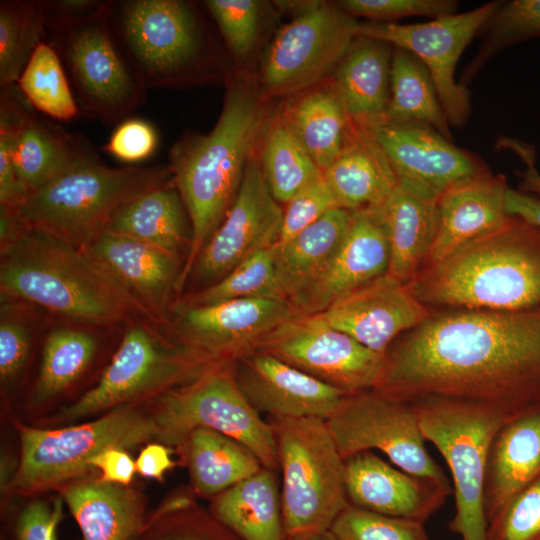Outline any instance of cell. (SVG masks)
Segmentation results:
<instances>
[{"label":"cell","mask_w":540,"mask_h":540,"mask_svg":"<svg viewBox=\"0 0 540 540\" xmlns=\"http://www.w3.org/2000/svg\"><path fill=\"white\" fill-rule=\"evenodd\" d=\"M16 86L33 109L53 119L69 121L82 114L62 61L46 41L37 47Z\"/></svg>","instance_id":"41"},{"label":"cell","mask_w":540,"mask_h":540,"mask_svg":"<svg viewBox=\"0 0 540 540\" xmlns=\"http://www.w3.org/2000/svg\"><path fill=\"white\" fill-rule=\"evenodd\" d=\"M263 110L253 87L233 81L207 134L187 133L170 149L169 167L186 207L192 242L180 293L192 267L230 209L260 136Z\"/></svg>","instance_id":"2"},{"label":"cell","mask_w":540,"mask_h":540,"mask_svg":"<svg viewBox=\"0 0 540 540\" xmlns=\"http://www.w3.org/2000/svg\"><path fill=\"white\" fill-rule=\"evenodd\" d=\"M47 26L41 1L0 2V87L16 86L37 47L45 42Z\"/></svg>","instance_id":"40"},{"label":"cell","mask_w":540,"mask_h":540,"mask_svg":"<svg viewBox=\"0 0 540 540\" xmlns=\"http://www.w3.org/2000/svg\"><path fill=\"white\" fill-rule=\"evenodd\" d=\"M275 437L285 535L329 531L349 505L345 460L325 419H268Z\"/></svg>","instance_id":"7"},{"label":"cell","mask_w":540,"mask_h":540,"mask_svg":"<svg viewBox=\"0 0 540 540\" xmlns=\"http://www.w3.org/2000/svg\"><path fill=\"white\" fill-rule=\"evenodd\" d=\"M157 144V132L150 123L129 118L118 124L103 149L121 161L137 163L150 157Z\"/></svg>","instance_id":"51"},{"label":"cell","mask_w":540,"mask_h":540,"mask_svg":"<svg viewBox=\"0 0 540 540\" xmlns=\"http://www.w3.org/2000/svg\"><path fill=\"white\" fill-rule=\"evenodd\" d=\"M212 366L172 340L162 327L137 319L127 325L98 384L65 408L60 417L78 419L157 397L197 379Z\"/></svg>","instance_id":"10"},{"label":"cell","mask_w":540,"mask_h":540,"mask_svg":"<svg viewBox=\"0 0 540 540\" xmlns=\"http://www.w3.org/2000/svg\"><path fill=\"white\" fill-rule=\"evenodd\" d=\"M394 47L357 36L335 69L333 90L350 120L370 128L385 120Z\"/></svg>","instance_id":"30"},{"label":"cell","mask_w":540,"mask_h":540,"mask_svg":"<svg viewBox=\"0 0 540 540\" xmlns=\"http://www.w3.org/2000/svg\"><path fill=\"white\" fill-rule=\"evenodd\" d=\"M107 6L76 23L47 31L82 114L121 123L142 105L146 88L112 31Z\"/></svg>","instance_id":"12"},{"label":"cell","mask_w":540,"mask_h":540,"mask_svg":"<svg viewBox=\"0 0 540 540\" xmlns=\"http://www.w3.org/2000/svg\"><path fill=\"white\" fill-rule=\"evenodd\" d=\"M270 354L346 394L375 389L385 355L330 326L319 314H296L254 349Z\"/></svg>","instance_id":"16"},{"label":"cell","mask_w":540,"mask_h":540,"mask_svg":"<svg viewBox=\"0 0 540 540\" xmlns=\"http://www.w3.org/2000/svg\"><path fill=\"white\" fill-rule=\"evenodd\" d=\"M283 212L253 156L234 202L192 267L185 284L190 285L188 293L215 284L247 258L276 246Z\"/></svg>","instance_id":"18"},{"label":"cell","mask_w":540,"mask_h":540,"mask_svg":"<svg viewBox=\"0 0 540 540\" xmlns=\"http://www.w3.org/2000/svg\"><path fill=\"white\" fill-rule=\"evenodd\" d=\"M266 183L279 203L287 204L323 173L283 117L265 130L258 158Z\"/></svg>","instance_id":"38"},{"label":"cell","mask_w":540,"mask_h":540,"mask_svg":"<svg viewBox=\"0 0 540 540\" xmlns=\"http://www.w3.org/2000/svg\"><path fill=\"white\" fill-rule=\"evenodd\" d=\"M326 422L344 460L377 449L405 472L448 481L426 449L411 401L376 389L347 394Z\"/></svg>","instance_id":"14"},{"label":"cell","mask_w":540,"mask_h":540,"mask_svg":"<svg viewBox=\"0 0 540 540\" xmlns=\"http://www.w3.org/2000/svg\"><path fill=\"white\" fill-rule=\"evenodd\" d=\"M384 121L423 124L453 139L428 69L415 55L399 47L393 49Z\"/></svg>","instance_id":"37"},{"label":"cell","mask_w":540,"mask_h":540,"mask_svg":"<svg viewBox=\"0 0 540 540\" xmlns=\"http://www.w3.org/2000/svg\"><path fill=\"white\" fill-rule=\"evenodd\" d=\"M296 314L290 302L276 299L244 298L208 305L176 301L163 329L202 361L231 364Z\"/></svg>","instance_id":"17"},{"label":"cell","mask_w":540,"mask_h":540,"mask_svg":"<svg viewBox=\"0 0 540 540\" xmlns=\"http://www.w3.org/2000/svg\"><path fill=\"white\" fill-rule=\"evenodd\" d=\"M338 5L356 19L382 23H396L408 17L437 19L457 13L459 6L454 0H344Z\"/></svg>","instance_id":"49"},{"label":"cell","mask_w":540,"mask_h":540,"mask_svg":"<svg viewBox=\"0 0 540 540\" xmlns=\"http://www.w3.org/2000/svg\"><path fill=\"white\" fill-rule=\"evenodd\" d=\"M283 118L322 173L341 154L352 123L333 88L305 94Z\"/></svg>","instance_id":"36"},{"label":"cell","mask_w":540,"mask_h":540,"mask_svg":"<svg viewBox=\"0 0 540 540\" xmlns=\"http://www.w3.org/2000/svg\"><path fill=\"white\" fill-rule=\"evenodd\" d=\"M508 147L526 164L525 169L519 173L518 190L540 198V171L536 167L534 149L515 141H510Z\"/></svg>","instance_id":"56"},{"label":"cell","mask_w":540,"mask_h":540,"mask_svg":"<svg viewBox=\"0 0 540 540\" xmlns=\"http://www.w3.org/2000/svg\"><path fill=\"white\" fill-rule=\"evenodd\" d=\"M485 540H540V477L487 523Z\"/></svg>","instance_id":"48"},{"label":"cell","mask_w":540,"mask_h":540,"mask_svg":"<svg viewBox=\"0 0 540 540\" xmlns=\"http://www.w3.org/2000/svg\"><path fill=\"white\" fill-rule=\"evenodd\" d=\"M108 1L48 0L41 1L47 31L67 26L101 12Z\"/></svg>","instance_id":"53"},{"label":"cell","mask_w":540,"mask_h":540,"mask_svg":"<svg viewBox=\"0 0 540 540\" xmlns=\"http://www.w3.org/2000/svg\"><path fill=\"white\" fill-rule=\"evenodd\" d=\"M21 458L12 487L43 491L83 475L89 461L108 448H133L159 439L154 415L133 404L112 409L94 421L60 429L19 426Z\"/></svg>","instance_id":"9"},{"label":"cell","mask_w":540,"mask_h":540,"mask_svg":"<svg viewBox=\"0 0 540 540\" xmlns=\"http://www.w3.org/2000/svg\"><path fill=\"white\" fill-rule=\"evenodd\" d=\"M337 207L339 206L336 198L322 175L321 178L299 191L286 204L281 233L276 246L287 243L328 211Z\"/></svg>","instance_id":"50"},{"label":"cell","mask_w":540,"mask_h":540,"mask_svg":"<svg viewBox=\"0 0 540 540\" xmlns=\"http://www.w3.org/2000/svg\"><path fill=\"white\" fill-rule=\"evenodd\" d=\"M437 201L438 197L399 181L378 208L389 245L388 273L405 283L423 267L433 247Z\"/></svg>","instance_id":"29"},{"label":"cell","mask_w":540,"mask_h":540,"mask_svg":"<svg viewBox=\"0 0 540 540\" xmlns=\"http://www.w3.org/2000/svg\"><path fill=\"white\" fill-rule=\"evenodd\" d=\"M368 129L398 181L436 197L454 183L489 170L479 156L426 125L382 121Z\"/></svg>","instance_id":"21"},{"label":"cell","mask_w":540,"mask_h":540,"mask_svg":"<svg viewBox=\"0 0 540 540\" xmlns=\"http://www.w3.org/2000/svg\"><path fill=\"white\" fill-rule=\"evenodd\" d=\"M415 402L481 404L507 422L540 410V308L431 310L385 353L375 388Z\"/></svg>","instance_id":"1"},{"label":"cell","mask_w":540,"mask_h":540,"mask_svg":"<svg viewBox=\"0 0 540 540\" xmlns=\"http://www.w3.org/2000/svg\"><path fill=\"white\" fill-rule=\"evenodd\" d=\"M359 21L338 4L312 2L274 36L260 65L265 93L304 90L335 71L358 36Z\"/></svg>","instance_id":"13"},{"label":"cell","mask_w":540,"mask_h":540,"mask_svg":"<svg viewBox=\"0 0 540 540\" xmlns=\"http://www.w3.org/2000/svg\"><path fill=\"white\" fill-rule=\"evenodd\" d=\"M0 297L94 325L143 318L78 249L26 227L0 244Z\"/></svg>","instance_id":"4"},{"label":"cell","mask_w":540,"mask_h":540,"mask_svg":"<svg viewBox=\"0 0 540 540\" xmlns=\"http://www.w3.org/2000/svg\"><path fill=\"white\" fill-rule=\"evenodd\" d=\"M105 230L186 260L192 242L190 219L174 181L123 206Z\"/></svg>","instance_id":"31"},{"label":"cell","mask_w":540,"mask_h":540,"mask_svg":"<svg viewBox=\"0 0 540 540\" xmlns=\"http://www.w3.org/2000/svg\"><path fill=\"white\" fill-rule=\"evenodd\" d=\"M172 452L173 450L164 444H148L135 461L136 472L145 478L162 481L164 474L174 466Z\"/></svg>","instance_id":"55"},{"label":"cell","mask_w":540,"mask_h":540,"mask_svg":"<svg viewBox=\"0 0 540 540\" xmlns=\"http://www.w3.org/2000/svg\"><path fill=\"white\" fill-rule=\"evenodd\" d=\"M338 540H431L424 523L378 514L349 504L329 530Z\"/></svg>","instance_id":"45"},{"label":"cell","mask_w":540,"mask_h":540,"mask_svg":"<svg viewBox=\"0 0 540 540\" xmlns=\"http://www.w3.org/2000/svg\"><path fill=\"white\" fill-rule=\"evenodd\" d=\"M540 477V410L505 423L487 453L484 512L487 523Z\"/></svg>","instance_id":"28"},{"label":"cell","mask_w":540,"mask_h":540,"mask_svg":"<svg viewBox=\"0 0 540 540\" xmlns=\"http://www.w3.org/2000/svg\"><path fill=\"white\" fill-rule=\"evenodd\" d=\"M37 306L7 297L0 305V379L7 387L22 376L40 325Z\"/></svg>","instance_id":"44"},{"label":"cell","mask_w":540,"mask_h":540,"mask_svg":"<svg viewBox=\"0 0 540 540\" xmlns=\"http://www.w3.org/2000/svg\"><path fill=\"white\" fill-rule=\"evenodd\" d=\"M350 220V211L334 208L287 243L276 246V275L290 303L321 275L343 240Z\"/></svg>","instance_id":"34"},{"label":"cell","mask_w":540,"mask_h":540,"mask_svg":"<svg viewBox=\"0 0 540 540\" xmlns=\"http://www.w3.org/2000/svg\"><path fill=\"white\" fill-rule=\"evenodd\" d=\"M508 188L504 176L488 170L443 191L437 201V234L425 264L438 262L462 245L508 223L512 217L506 210Z\"/></svg>","instance_id":"26"},{"label":"cell","mask_w":540,"mask_h":540,"mask_svg":"<svg viewBox=\"0 0 540 540\" xmlns=\"http://www.w3.org/2000/svg\"><path fill=\"white\" fill-rule=\"evenodd\" d=\"M285 540H338L330 531L287 536Z\"/></svg>","instance_id":"58"},{"label":"cell","mask_w":540,"mask_h":540,"mask_svg":"<svg viewBox=\"0 0 540 540\" xmlns=\"http://www.w3.org/2000/svg\"><path fill=\"white\" fill-rule=\"evenodd\" d=\"M431 313L405 283L388 272L342 296L318 313L330 326L385 355L402 334Z\"/></svg>","instance_id":"22"},{"label":"cell","mask_w":540,"mask_h":540,"mask_svg":"<svg viewBox=\"0 0 540 540\" xmlns=\"http://www.w3.org/2000/svg\"><path fill=\"white\" fill-rule=\"evenodd\" d=\"M107 15L126 60L146 89L214 77L209 39L190 2L108 1Z\"/></svg>","instance_id":"6"},{"label":"cell","mask_w":540,"mask_h":540,"mask_svg":"<svg viewBox=\"0 0 540 540\" xmlns=\"http://www.w3.org/2000/svg\"><path fill=\"white\" fill-rule=\"evenodd\" d=\"M159 439L183 447L198 427L227 435L248 447L263 467L279 471L273 430L238 387L231 364H217L197 379L173 388L156 400Z\"/></svg>","instance_id":"11"},{"label":"cell","mask_w":540,"mask_h":540,"mask_svg":"<svg viewBox=\"0 0 540 540\" xmlns=\"http://www.w3.org/2000/svg\"><path fill=\"white\" fill-rule=\"evenodd\" d=\"M241 392L259 413L270 417L327 419L345 392L282 360L252 350L231 363Z\"/></svg>","instance_id":"23"},{"label":"cell","mask_w":540,"mask_h":540,"mask_svg":"<svg viewBox=\"0 0 540 540\" xmlns=\"http://www.w3.org/2000/svg\"><path fill=\"white\" fill-rule=\"evenodd\" d=\"M61 515V500H57L53 508L44 500L30 502L16 519L15 540H57L56 528Z\"/></svg>","instance_id":"52"},{"label":"cell","mask_w":540,"mask_h":540,"mask_svg":"<svg viewBox=\"0 0 540 540\" xmlns=\"http://www.w3.org/2000/svg\"><path fill=\"white\" fill-rule=\"evenodd\" d=\"M430 310L520 311L540 308V227L513 216L408 282Z\"/></svg>","instance_id":"3"},{"label":"cell","mask_w":540,"mask_h":540,"mask_svg":"<svg viewBox=\"0 0 540 540\" xmlns=\"http://www.w3.org/2000/svg\"><path fill=\"white\" fill-rule=\"evenodd\" d=\"M136 540H242L212 513L194 505L163 515H153Z\"/></svg>","instance_id":"46"},{"label":"cell","mask_w":540,"mask_h":540,"mask_svg":"<svg viewBox=\"0 0 540 540\" xmlns=\"http://www.w3.org/2000/svg\"><path fill=\"white\" fill-rule=\"evenodd\" d=\"M204 6L237 59L250 53L258 37L261 3L255 0H207Z\"/></svg>","instance_id":"47"},{"label":"cell","mask_w":540,"mask_h":540,"mask_svg":"<svg viewBox=\"0 0 540 540\" xmlns=\"http://www.w3.org/2000/svg\"><path fill=\"white\" fill-rule=\"evenodd\" d=\"M323 178L338 206L350 212L380 208L399 182L372 132L354 122L341 154Z\"/></svg>","instance_id":"27"},{"label":"cell","mask_w":540,"mask_h":540,"mask_svg":"<svg viewBox=\"0 0 540 540\" xmlns=\"http://www.w3.org/2000/svg\"><path fill=\"white\" fill-rule=\"evenodd\" d=\"M79 251L144 319L162 328L167 325L180 297L183 259L107 230Z\"/></svg>","instance_id":"19"},{"label":"cell","mask_w":540,"mask_h":540,"mask_svg":"<svg viewBox=\"0 0 540 540\" xmlns=\"http://www.w3.org/2000/svg\"><path fill=\"white\" fill-rule=\"evenodd\" d=\"M386 231L378 208L351 212L343 240L316 281L291 304L298 314H318L351 291L388 272Z\"/></svg>","instance_id":"25"},{"label":"cell","mask_w":540,"mask_h":540,"mask_svg":"<svg viewBox=\"0 0 540 540\" xmlns=\"http://www.w3.org/2000/svg\"><path fill=\"white\" fill-rule=\"evenodd\" d=\"M90 469H100L99 480L107 483L128 486L136 472V465L123 448H108L89 461Z\"/></svg>","instance_id":"54"},{"label":"cell","mask_w":540,"mask_h":540,"mask_svg":"<svg viewBox=\"0 0 540 540\" xmlns=\"http://www.w3.org/2000/svg\"><path fill=\"white\" fill-rule=\"evenodd\" d=\"M349 504L382 515L425 523L453 492L449 481L410 474L370 450L345 459Z\"/></svg>","instance_id":"24"},{"label":"cell","mask_w":540,"mask_h":540,"mask_svg":"<svg viewBox=\"0 0 540 540\" xmlns=\"http://www.w3.org/2000/svg\"><path fill=\"white\" fill-rule=\"evenodd\" d=\"M171 181L169 165L113 168L95 154L27 194L17 211L27 229L79 250L123 206Z\"/></svg>","instance_id":"5"},{"label":"cell","mask_w":540,"mask_h":540,"mask_svg":"<svg viewBox=\"0 0 540 540\" xmlns=\"http://www.w3.org/2000/svg\"><path fill=\"white\" fill-rule=\"evenodd\" d=\"M478 36L481 45L458 80L465 87L491 58L516 44L540 37V0L501 1Z\"/></svg>","instance_id":"42"},{"label":"cell","mask_w":540,"mask_h":540,"mask_svg":"<svg viewBox=\"0 0 540 540\" xmlns=\"http://www.w3.org/2000/svg\"><path fill=\"white\" fill-rule=\"evenodd\" d=\"M212 515L242 540H285L277 471L262 467L215 496Z\"/></svg>","instance_id":"33"},{"label":"cell","mask_w":540,"mask_h":540,"mask_svg":"<svg viewBox=\"0 0 540 540\" xmlns=\"http://www.w3.org/2000/svg\"><path fill=\"white\" fill-rule=\"evenodd\" d=\"M182 449L193 487L201 496L218 495L263 467L248 447L203 427L189 433Z\"/></svg>","instance_id":"35"},{"label":"cell","mask_w":540,"mask_h":540,"mask_svg":"<svg viewBox=\"0 0 540 540\" xmlns=\"http://www.w3.org/2000/svg\"><path fill=\"white\" fill-rule=\"evenodd\" d=\"M413 403L425 439L442 454L452 476L455 515L449 530L462 540H485L487 453L506 419L492 408L467 401L425 399Z\"/></svg>","instance_id":"8"},{"label":"cell","mask_w":540,"mask_h":540,"mask_svg":"<svg viewBox=\"0 0 540 540\" xmlns=\"http://www.w3.org/2000/svg\"><path fill=\"white\" fill-rule=\"evenodd\" d=\"M0 149L27 194L96 154L82 136L37 116L17 86L1 90Z\"/></svg>","instance_id":"20"},{"label":"cell","mask_w":540,"mask_h":540,"mask_svg":"<svg viewBox=\"0 0 540 540\" xmlns=\"http://www.w3.org/2000/svg\"><path fill=\"white\" fill-rule=\"evenodd\" d=\"M275 254L276 246L259 251L237 265L220 281L180 296L177 301L187 305H208L244 298L288 301L278 283Z\"/></svg>","instance_id":"43"},{"label":"cell","mask_w":540,"mask_h":540,"mask_svg":"<svg viewBox=\"0 0 540 540\" xmlns=\"http://www.w3.org/2000/svg\"><path fill=\"white\" fill-rule=\"evenodd\" d=\"M501 1L420 23L360 22L357 34L415 55L428 69L450 126H463L472 111L471 93L455 79L458 61Z\"/></svg>","instance_id":"15"},{"label":"cell","mask_w":540,"mask_h":540,"mask_svg":"<svg viewBox=\"0 0 540 540\" xmlns=\"http://www.w3.org/2000/svg\"><path fill=\"white\" fill-rule=\"evenodd\" d=\"M63 498L83 540H136L148 522L144 503L127 486L80 481L66 488Z\"/></svg>","instance_id":"32"},{"label":"cell","mask_w":540,"mask_h":540,"mask_svg":"<svg viewBox=\"0 0 540 540\" xmlns=\"http://www.w3.org/2000/svg\"><path fill=\"white\" fill-rule=\"evenodd\" d=\"M97 349L92 332L73 326L50 331L44 342L34 403H43L68 388L88 367Z\"/></svg>","instance_id":"39"},{"label":"cell","mask_w":540,"mask_h":540,"mask_svg":"<svg viewBox=\"0 0 540 540\" xmlns=\"http://www.w3.org/2000/svg\"><path fill=\"white\" fill-rule=\"evenodd\" d=\"M506 210L509 215L540 227V198L509 187L506 193Z\"/></svg>","instance_id":"57"}]
</instances>
